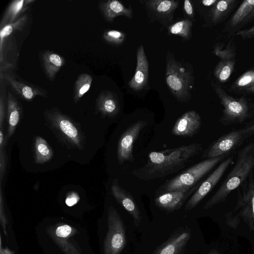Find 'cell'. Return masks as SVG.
I'll use <instances>...</instances> for the list:
<instances>
[{
    "instance_id": "obj_1",
    "label": "cell",
    "mask_w": 254,
    "mask_h": 254,
    "mask_svg": "<svg viewBox=\"0 0 254 254\" xmlns=\"http://www.w3.org/2000/svg\"><path fill=\"white\" fill-rule=\"evenodd\" d=\"M202 151L198 143L181 146L161 151L150 152L147 163L132 174L139 179L150 180L177 173Z\"/></svg>"
},
{
    "instance_id": "obj_2",
    "label": "cell",
    "mask_w": 254,
    "mask_h": 254,
    "mask_svg": "<svg viewBox=\"0 0 254 254\" xmlns=\"http://www.w3.org/2000/svg\"><path fill=\"white\" fill-rule=\"evenodd\" d=\"M254 169V142H251L238 153L233 169L203 208L207 209L224 202L228 195L247 180Z\"/></svg>"
},
{
    "instance_id": "obj_3",
    "label": "cell",
    "mask_w": 254,
    "mask_h": 254,
    "mask_svg": "<svg viewBox=\"0 0 254 254\" xmlns=\"http://www.w3.org/2000/svg\"><path fill=\"white\" fill-rule=\"evenodd\" d=\"M44 116L49 127L63 145L82 150L85 136L80 125L57 108L46 110Z\"/></svg>"
},
{
    "instance_id": "obj_4",
    "label": "cell",
    "mask_w": 254,
    "mask_h": 254,
    "mask_svg": "<svg viewBox=\"0 0 254 254\" xmlns=\"http://www.w3.org/2000/svg\"><path fill=\"white\" fill-rule=\"evenodd\" d=\"M230 155L205 159L178 174L161 186L157 194L177 190H188L199 183L206 174Z\"/></svg>"
},
{
    "instance_id": "obj_5",
    "label": "cell",
    "mask_w": 254,
    "mask_h": 254,
    "mask_svg": "<svg viewBox=\"0 0 254 254\" xmlns=\"http://www.w3.org/2000/svg\"><path fill=\"white\" fill-rule=\"evenodd\" d=\"M211 85L223 107L220 122L224 126L241 124L254 117V103L245 97L234 98L221 85L212 82Z\"/></svg>"
},
{
    "instance_id": "obj_6",
    "label": "cell",
    "mask_w": 254,
    "mask_h": 254,
    "mask_svg": "<svg viewBox=\"0 0 254 254\" xmlns=\"http://www.w3.org/2000/svg\"><path fill=\"white\" fill-rule=\"evenodd\" d=\"M166 63L165 79L168 88L179 101H188L193 84L192 72L184 64L176 61L169 52L166 57Z\"/></svg>"
},
{
    "instance_id": "obj_7",
    "label": "cell",
    "mask_w": 254,
    "mask_h": 254,
    "mask_svg": "<svg viewBox=\"0 0 254 254\" xmlns=\"http://www.w3.org/2000/svg\"><path fill=\"white\" fill-rule=\"evenodd\" d=\"M237 205L232 212L225 215L227 224L236 228L240 218L248 224L250 231L254 230V173L253 171L247 180L237 189Z\"/></svg>"
},
{
    "instance_id": "obj_8",
    "label": "cell",
    "mask_w": 254,
    "mask_h": 254,
    "mask_svg": "<svg viewBox=\"0 0 254 254\" xmlns=\"http://www.w3.org/2000/svg\"><path fill=\"white\" fill-rule=\"evenodd\" d=\"M108 232L104 240V254H120L126 244L124 223L116 209L112 206L108 210Z\"/></svg>"
},
{
    "instance_id": "obj_9",
    "label": "cell",
    "mask_w": 254,
    "mask_h": 254,
    "mask_svg": "<svg viewBox=\"0 0 254 254\" xmlns=\"http://www.w3.org/2000/svg\"><path fill=\"white\" fill-rule=\"evenodd\" d=\"M233 163V157L232 156H229L223 160L209 176L200 183L186 203L185 210H190L195 207L215 187L229 166Z\"/></svg>"
},
{
    "instance_id": "obj_10",
    "label": "cell",
    "mask_w": 254,
    "mask_h": 254,
    "mask_svg": "<svg viewBox=\"0 0 254 254\" xmlns=\"http://www.w3.org/2000/svg\"><path fill=\"white\" fill-rule=\"evenodd\" d=\"M247 139L243 128L229 132L213 142L203 152L201 158L230 155Z\"/></svg>"
},
{
    "instance_id": "obj_11",
    "label": "cell",
    "mask_w": 254,
    "mask_h": 254,
    "mask_svg": "<svg viewBox=\"0 0 254 254\" xmlns=\"http://www.w3.org/2000/svg\"><path fill=\"white\" fill-rule=\"evenodd\" d=\"M145 126V122L138 121L131 124L121 135L117 147V157L120 164L133 160V144Z\"/></svg>"
},
{
    "instance_id": "obj_12",
    "label": "cell",
    "mask_w": 254,
    "mask_h": 254,
    "mask_svg": "<svg viewBox=\"0 0 254 254\" xmlns=\"http://www.w3.org/2000/svg\"><path fill=\"white\" fill-rule=\"evenodd\" d=\"M140 2L144 5L151 19L162 24L173 20L174 13L179 5V1L174 0H143Z\"/></svg>"
},
{
    "instance_id": "obj_13",
    "label": "cell",
    "mask_w": 254,
    "mask_h": 254,
    "mask_svg": "<svg viewBox=\"0 0 254 254\" xmlns=\"http://www.w3.org/2000/svg\"><path fill=\"white\" fill-rule=\"evenodd\" d=\"M201 182L188 190H177L162 193L156 196V205L163 210L172 212L179 209L195 191Z\"/></svg>"
},
{
    "instance_id": "obj_14",
    "label": "cell",
    "mask_w": 254,
    "mask_h": 254,
    "mask_svg": "<svg viewBox=\"0 0 254 254\" xmlns=\"http://www.w3.org/2000/svg\"><path fill=\"white\" fill-rule=\"evenodd\" d=\"M201 126L200 115L191 110L185 112L177 120L171 133L177 136L191 137L198 132Z\"/></svg>"
},
{
    "instance_id": "obj_15",
    "label": "cell",
    "mask_w": 254,
    "mask_h": 254,
    "mask_svg": "<svg viewBox=\"0 0 254 254\" xmlns=\"http://www.w3.org/2000/svg\"><path fill=\"white\" fill-rule=\"evenodd\" d=\"M111 190L116 201L131 215L135 226H138L141 221L142 216L132 196L120 186L117 179L113 181Z\"/></svg>"
},
{
    "instance_id": "obj_16",
    "label": "cell",
    "mask_w": 254,
    "mask_h": 254,
    "mask_svg": "<svg viewBox=\"0 0 254 254\" xmlns=\"http://www.w3.org/2000/svg\"><path fill=\"white\" fill-rule=\"evenodd\" d=\"M136 60L135 73L128 84L131 89L139 91L146 86L149 74L148 62L142 45L139 46L137 49Z\"/></svg>"
},
{
    "instance_id": "obj_17",
    "label": "cell",
    "mask_w": 254,
    "mask_h": 254,
    "mask_svg": "<svg viewBox=\"0 0 254 254\" xmlns=\"http://www.w3.org/2000/svg\"><path fill=\"white\" fill-rule=\"evenodd\" d=\"M190 237V230L180 228L158 247L153 254H180L186 247Z\"/></svg>"
},
{
    "instance_id": "obj_18",
    "label": "cell",
    "mask_w": 254,
    "mask_h": 254,
    "mask_svg": "<svg viewBox=\"0 0 254 254\" xmlns=\"http://www.w3.org/2000/svg\"><path fill=\"white\" fill-rule=\"evenodd\" d=\"M254 19V0H245L228 22L227 28L235 30Z\"/></svg>"
},
{
    "instance_id": "obj_19",
    "label": "cell",
    "mask_w": 254,
    "mask_h": 254,
    "mask_svg": "<svg viewBox=\"0 0 254 254\" xmlns=\"http://www.w3.org/2000/svg\"><path fill=\"white\" fill-rule=\"evenodd\" d=\"M99 8L104 19L108 22H113L115 18L120 16L130 19L133 17L131 7H126L117 0L101 1L99 3Z\"/></svg>"
},
{
    "instance_id": "obj_20",
    "label": "cell",
    "mask_w": 254,
    "mask_h": 254,
    "mask_svg": "<svg viewBox=\"0 0 254 254\" xmlns=\"http://www.w3.org/2000/svg\"><path fill=\"white\" fill-rule=\"evenodd\" d=\"M76 231L74 228L65 224H59L51 233L55 242L66 254H81L74 246L68 241Z\"/></svg>"
},
{
    "instance_id": "obj_21",
    "label": "cell",
    "mask_w": 254,
    "mask_h": 254,
    "mask_svg": "<svg viewBox=\"0 0 254 254\" xmlns=\"http://www.w3.org/2000/svg\"><path fill=\"white\" fill-rule=\"evenodd\" d=\"M96 110L103 117H114L120 110L118 99L110 91H104L97 98Z\"/></svg>"
},
{
    "instance_id": "obj_22",
    "label": "cell",
    "mask_w": 254,
    "mask_h": 254,
    "mask_svg": "<svg viewBox=\"0 0 254 254\" xmlns=\"http://www.w3.org/2000/svg\"><path fill=\"white\" fill-rule=\"evenodd\" d=\"M3 78L23 100L30 101L36 96H45V92L39 87L19 81L11 75L5 74Z\"/></svg>"
},
{
    "instance_id": "obj_23",
    "label": "cell",
    "mask_w": 254,
    "mask_h": 254,
    "mask_svg": "<svg viewBox=\"0 0 254 254\" xmlns=\"http://www.w3.org/2000/svg\"><path fill=\"white\" fill-rule=\"evenodd\" d=\"M22 115L21 108L16 98L9 92L7 94V131L5 136L6 143L14 134L19 124Z\"/></svg>"
},
{
    "instance_id": "obj_24",
    "label": "cell",
    "mask_w": 254,
    "mask_h": 254,
    "mask_svg": "<svg viewBox=\"0 0 254 254\" xmlns=\"http://www.w3.org/2000/svg\"><path fill=\"white\" fill-rule=\"evenodd\" d=\"M42 62L46 75L51 81L54 80L56 74L64 64V60L61 56L50 51L43 54Z\"/></svg>"
},
{
    "instance_id": "obj_25",
    "label": "cell",
    "mask_w": 254,
    "mask_h": 254,
    "mask_svg": "<svg viewBox=\"0 0 254 254\" xmlns=\"http://www.w3.org/2000/svg\"><path fill=\"white\" fill-rule=\"evenodd\" d=\"M236 0H220L212 6L209 17L212 24L217 25L225 20L237 4Z\"/></svg>"
},
{
    "instance_id": "obj_26",
    "label": "cell",
    "mask_w": 254,
    "mask_h": 254,
    "mask_svg": "<svg viewBox=\"0 0 254 254\" xmlns=\"http://www.w3.org/2000/svg\"><path fill=\"white\" fill-rule=\"evenodd\" d=\"M34 162L42 164L50 161L53 157L52 148L47 141L40 136H35L33 143Z\"/></svg>"
},
{
    "instance_id": "obj_27",
    "label": "cell",
    "mask_w": 254,
    "mask_h": 254,
    "mask_svg": "<svg viewBox=\"0 0 254 254\" xmlns=\"http://www.w3.org/2000/svg\"><path fill=\"white\" fill-rule=\"evenodd\" d=\"M34 0H15L11 2L8 6L0 23V26L13 23L14 20L25 9L27 5Z\"/></svg>"
},
{
    "instance_id": "obj_28",
    "label": "cell",
    "mask_w": 254,
    "mask_h": 254,
    "mask_svg": "<svg viewBox=\"0 0 254 254\" xmlns=\"http://www.w3.org/2000/svg\"><path fill=\"white\" fill-rule=\"evenodd\" d=\"M235 65V59L220 60L214 70V77L220 83L226 82L234 69Z\"/></svg>"
},
{
    "instance_id": "obj_29",
    "label": "cell",
    "mask_w": 254,
    "mask_h": 254,
    "mask_svg": "<svg viewBox=\"0 0 254 254\" xmlns=\"http://www.w3.org/2000/svg\"><path fill=\"white\" fill-rule=\"evenodd\" d=\"M92 81V76L89 74L82 73L78 76L74 88L73 99L75 103H77L89 90Z\"/></svg>"
},
{
    "instance_id": "obj_30",
    "label": "cell",
    "mask_w": 254,
    "mask_h": 254,
    "mask_svg": "<svg viewBox=\"0 0 254 254\" xmlns=\"http://www.w3.org/2000/svg\"><path fill=\"white\" fill-rule=\"evenodd\" d=\"M192 26V22L190 19H183L171 25L168 27V32L188 40L191 36Z\"/></svg>"
},
{
    "instance_id": "obj_31",
    "label": "cell",
    "mask_w": 254,
    "mask_h": 254,
    "mask_svg": "<svg viewBox=\"0 0 254 254\" xmlns=\"http://www.w3.org/2000/svg\"><path fill=\"white\" fill-rule=\"evenodd\" d=\"M254 84V69L247 71L239 77L230 87L233 92L245 91Z\"/></svg>"
},
{
    "instance_id": "obj_32",
    "label": "cell",
    "mask_w": 254,
    "mask_h": 254,
    "mask_svg": "<svg viewBox=\"0 0 254 254\" xmlns=\"http://www.w3.org/2000/svg\"><path fill=\"white\" fill-rule=\"evenodd\" d=\"M26 16L21 17L19 20L11 24H7L1 28L0 32V63L2 62V45L4 38L9 36L14 29L21 30L26 21Z\"/></svg>"
},
{
    "instance_id": "obj_33",
    "label": "cell",
    "mask_w": 254,
    "mask_h": 254,
    "mask_svg": "<svg viewBox=\"0 0 254 254\" xmlns=\"http://www.w3.org/2000/svg\"><path fill=\"white\" fill-rule=\"evenodd\" d=\"M6 143L3 128H0V185H1L6 172L7 160L5 150Z\"/></svg>"
},
{
    "instance_id": "obj_34",
    "label": "cell",
    "mask_w": 254,
    "mask_h": 254,
    "mask_svg": "<svg viewBox=\"0 0 254 254\" xmlns=\"http://www.w3.org/2000/svg\"><path fill=\"white\" fill-rule=\"evenodd\" d=\"M103 38L108 43L118 46H121L124 43L126 34L122 31L110 30L104 33Z\"/></svg>"
},
{
    "instance_id": "obj_35",
    "label": "cell",
    "mask_w": 254,
    "mask_h": 254,
    "mask_svg": "<svg viewBox=\"0 0 254 254\" xmlns=\"http://www.w3.org/2000/svg\"><path fill=\"white\" fill-rule=\"evenodd\" d=\"M213 53L221 60L235 59L236 53L234 47L230 44L223 49V45L218 44L215 46Z\"/></svg>"
},
{
    "instance_id": "obj_36",
    "label": "cell",
    "mask_w": 254,
    "mask_h": 254,
    "mask_svg": "<svg viewBox=\"0 0 254 254\" xmlns=\"http://www.w3.org/2000/svg\"><path fill=\"white\" fill-rule=\"evenodd\" d=\"M0 220L3 233L7 238V234L6 231V226L8 222L4 212L1 185H0Z\"/></svg>"
},
{
    "instance_id": "obj_37",
    "label": "cell",
    "mask_w": 254,
    "mask_h": 254,
    "mask_svg": "<svg viewBox=\"0 0 254 254\" xmlns=\"http://www.w3.org/2000/svg\"><path fill=\"white\" fill-rule=\"evenodd\" d=\"M80 200L78 194L75 191H70L66 196L65 203L69 207L73 206L77 204Z\"/></svg>"
},
{
    "instance_id": "obj_38",
    "label": "cell",
    "mask_w": 254,
    "mask_h": 254,
    "mask_svg": "<svg viewBox=\"0 0 254 254\" xmlns=\"http://www.w3.org/2000/svg\"><path fill=\"white\" fill-rule=\"evenodd\" d=\"M236 35L243 39H250L254 38V26L244 30L237 32Z\"/></svg>"
},
{
    "instance_id": "obj_39",
    "label": "cell",
    "mask_w": 254,
    "mask_h": 254,
    "mask_svg": "<svg viewBox=\"0 0 254 254\" xmlns=\"http://www.w3.org/2000/svg\"><path fill=\"white\" fill-rule=\"evenodd\" d=\"M242 128L247 138L254 135V117Z\"/></svg>"
},
{
    "instance_id": "obj_40",
    "label": "cell",
    "mask_w": 254,
    "mask_h": 254,
    "mask_svg": "<svg viewBox=\"0 0 254 254\" xmlns=\"http://www.w3.org/2000/svg\"><path fill=\"white\" fill-rule=\"evenodd\" d=\"M184 10L186 14L190 18L194 17V10L191 1L185 0L184 2Z\"/></svg>"
},
{
    "instance_id": "obj_41",
    "label": "cell",
    "mask_w": 254,
    "mask_h": 254,
    "mask_svg": "<svg viewBox=\"0 0 254 254\" xmlns=\"http://www.w3.org/2000/svg\"><path fill=\"white\" fill-rule=\"evenodd\" d=\"M5 117V102L4 97L0 95V128L3 127Z\"/></svg>"
},
{
    "instance_id": "obj_42",
    "label": "cell",
    "mask_w": 254,
    "mask_h": 254,
    "mask_svg": "<svg viewBox=\"0 0 254 254\" xmlns=\"http://www.w3.org/2000/svg\"><path fill=\"white\" fill-rule=\"evenodd\" d=\"M0 242V254H15L13 251H11L8 248H3L2 247L1 236Z\"/></svg>"
},
{
    "instance_id": "obj_43",
    "label": "cell",
    "mask_w": 254,
    "mask_h": 254,
    "mask_svg": "<svg viewBox=\"0 0 254 254\" xmlns=\"http://www.w3.org/2000/svg\"><path fill=\"white\" fill-rule=\"evenodd\" d=\"M217 0H203L201 1L203 5L207 6H213L216 2Z\"/></svg>"
},
{
    "instance_id": "obj_44",
    "label": "cell",
    "mask_w": 254,
    "mask_h": 254,
    "mask_svg": "<svg viewBox=\"0 0 254 254\" xmlns=\"http://www.w3.org/2000/svg\"><path fill=\"white\" fill-rule=\"evenodd\" d=\"M244 91L249 93H254V84L247 88Z\"/></svg>"
},
{
    "instance_id": "obj_45",
    "label": "cell",
    "mask_w": 254,
    "mask_h": 254,
    "mask_svg": "<svg viewBox=\"0 0 254 254\" xmlns=\"http://www.w3.org/2000/svg\"><path fill=\"white\" fill-rule=\"evenodd\" d=\"M208 254H220L216 251L213 250V251H211Z\"/></svg>"
}]
</instances>
